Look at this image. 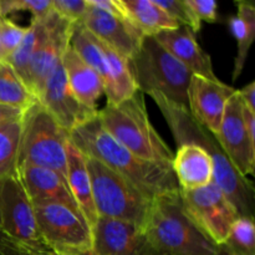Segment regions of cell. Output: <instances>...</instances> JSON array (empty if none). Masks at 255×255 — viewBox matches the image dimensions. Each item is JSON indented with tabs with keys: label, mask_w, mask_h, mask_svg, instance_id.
Listing matches in <instances>:
<instances>
[{
	"label": "cell",
	"mask_w": 255,
	"mask_h": 255,
	"mask_svg": "<svg viewBox=\"0 0 255 255\" xmlns=\"http://www.w3.org/2000/svg\"><path fill=\"white\" fill-rule=\"evenodd\" d=\"M70 142L84 156L101 162L131 182L148 198L154 199L179 189L172 166L134 156L105 131L97 115L72 129Z\"/></svg>",
	"instance_id": "6da1fadb"
},
{
	"label": "cell",
	"mask_w": 255,
	"mask_h": 255,
	"mask_svg": "<svg viewBox=\"0 0 255 255\" xmlns=\"http://www.w3.org/2000/svg\"><path fill=\"white\" fill-rule=\"evenodd\" d=\"M158 109L161 110L169 129L177 142V147L184 143H194L209 152L213 159V182L227 197L239 217L254 218L255 188L247 177H243L219 146L216 136L202 127L191 116L187 109L169 104L161 95L152 94Z\"/></svg>",
	"instance_id": "7a4b0ae2"
},
{
	"label": "cell",
	"mask_w": 255,
	"mask_h": 255,
	"mask_svg": "<svg viewBox=\"0 0 255 255\" xmlns=\"http://www.w3.org/2000/svg\"><path fill=\"white\" fill-rule=\"evenodd\" d=\"M144 231L161 255H217V246L188 216L181 191L152 202Z\"/></svg>",
	"instance_id": "3957f363"
},
{
	"label": "cell",
	"mask_w": 255,
	"mask_h": 255,
	"mask_svg": "<svg viewBox=\"0 0 255 255\" xmlns=\"http://www.w3.org/2000/svg\"><path fill=\"white\" fill-rule=\"evenodd\" d=\"M97 116L105 131L134 156L172 166L174 153L152 126L143 94L137 91L121 104L106 105Z\"/></svg>",
	"instance_id": "277c9868"
},
{
	"label": "cell",
	"mask_w": 255,
	"mask_h": 255,
	"mask_svg": "<svg viewBox=\"0 0 255 255\" xmlns=\"http://www.w3.org/2000/svg\"><path fill=\"white\" fill-rule=\"evenodd\" d=\"M129 69L141 94L161 95L169 104L188 110V86L192 74L172 56L154 36H143Z\"/></svg>",
	"instance_id": "5b68a950"
},
{
	"label": "cell",
	"mask_w": 255,
	"mask_h": 255,
	"mask_svg": "<svg viewBox=\"0 0 255 255\" xmlns=\"http://www.w3.org/2000/svg\"><path fill=\"white\" fill-rule=\"evenodd\" d=\"M69 143V132L55 121L36 99L22 115L17 167H44L66 179Z\"/></svg>",
	"instance_id": "8992f818"
},
{
	"label": "cell",
	"mask_w": 255,
	"mask_h": 255,
	"mask_svg": "<svg viewBox=\"0 0 255 255\" xmlns=\"http://www.w3.org/2000/svg\"><path fill=\"white\" fill-rule=\"evenodd\" d=\"M85 158L97 217L131 222L144 228L153 199L101 162Z\"/></svg>",
	"instance_id": "52a82bcc"
},
{
	"label": "cell",
	"mask_w": 255,
	"mask_h": 255,
	"mask_svg": "<svg viewBox=\"0 0 255 255\" xmlns=\"http://www.w3.org/2000/svg\"><path fill=\"white\" fill-rule=\"evenodd\" d=\"M0 227L31 255H51L17 172L0 183Z\"/></svg>",
	"instance_id": "ba28073f"
},
{
	"label": "cell",
	"mask_w": 255,
	"mask_h": 255,
	"mask_svg": "<svg viewBox=\"0 0 255 255\" xmlns=\"http://www.w3.org/2000/svg\"><path fill=\"white\" fill-rule=\"evenodd\" d=\"M181 191V189H179ZM188 216L216 246L228 237L238 213L214 182L194 191H181Z\"/></svg>",
	"instance_id": "9c48e42d"
},
{
	"label": "cell",
	"mask_w": 255,
	"mask_h": 255,
	"mask_svg": "<svg viewBox=\"0 0 255 255\" xmlns=\"http://www.w3.org/2000/svg\"><path fill=\"white\" fill-rule=\"evenodd\" d=\"M37 226L51 252L92 248L91 227L72 209L61 204H32Z\"/></svg>",
	"instance_id": "30bf717a"
},
{
	"label": "cell",
	"mask_w": 255,
	"mask_h": 255,
	"mask_svg": "<svg viewBox=\"0 0 255 255\" xmlns=\"http://www.w3.org/2000/svg\"><path fill=\"white\" fill-rule=\"evenodd\" d=\"M91 231L96 255H161L143 227L131 222L99 218Z\"/></svg>",
	"instance_id": "8fae6325"
},
{
	"label": "cell",
	"mask_w": 255,
	"mask_h": 255,
	"mask_svg": "<svg viewBox=\"0 0 255 255\" xmlns=\"http://www.w3.org/2000/svg\"><path fill=\"white\" fill-rule=\"evenodd\" d=\"M244 104L239 92L229 99L223 120L216 136L219 146L234 168L243 177L254 174L255 143L251 141L244 125Z\"/></svg>",
	"instance_id": "7c38bea8"
},
{
	"label": "cell",
	"mask_w": 255,
	"mask_h": 255,
	"mask_svg": "<svg viewBox=\"0 0 255 255\" xmlns=\"http://www.w3.org/2000/svg\"><path fill=\"white\" fill-rule=\"evenodd\" d=\"M72 24L57 15L54 9L47 16V29L37 44L30 64L29 87L36 99L69 47Z\"/></svg>",
	"instance_id": "4fadbf2b"
},
{
	"label": "cell",
	"mask_w": 255,
	"mask_h": 255,
	"mask_svg": "<svg viewBox=\"0 0 255 255\" xmlns=\"http://www.w3.org/2000/svg\"><path fill=\"white\" fill-rule=\"evenodd\" d=\"M37 101L69 133L80 125L94 119L99 112L84 106L75 96L61 62L49 76L41 94L37 96Z\"/></svg>",
	"instance_id": "5bb4252c"
},
{
	"label": "cell",
	"mask_w": 255,
	"mask_h": 255,
	"mask_svg": "<svg viewBox=\"0 0 255 255\" xmlns=\"http://www.w3.org/2000/svg\"><path fill=\"white\" fill-rule=\"evenodd\" d=\"M237 92L221 80H209L193 75L188 86V111L198 125L216 134L219 131L226 106Z\"/></svg>",
	"instance_id": "9a60e30c"
},
{
	"label": "cell",
	"mask_w": 255,
	"mask_h": 255,
	"mask_svg": "<svg viewBox=\"0 0 255 255\" xmlns=\"http://www.w3.org/2000/svg\"><path fill=\"white\" fill-rule=\"evenodd\" d=\"M81 22L100 41L127 61L136 54L143 39L142 32L128 19L115 16L91 5L87 6Z\"/></svg>",
	"instance_id": "2e32d148"
},
{
	"label": "cell",
	"mask_w": 255,
	"mask_h": 255,
	"mask_svg": "<svg viewBox=\"0 0 255 255\" xmlns=\"http://www.w3.org/2000/svg\"><path fill=\"white\" fill-rule=\"evenodd\" d=\"M16 172L32 204H61L81 214L76 201L70 192L66 179L59 173L52 169L36 166L17 167Z\"/></svg>",
	"instance_id": "e0dca14e"
},
{
	"label": "cell",
	"mask_w": 255,
	"mask_h": 255,
	"mask_svg": "<svg viewBox=\"0 0 255 255\" xmlns=\"http://www.w3.org/2000/svg\"><path fill=\"white\" fill-rule=\"evenodd\" d=\"M157 41L176 57L182 65L197 76L218 80L213 71L212 59L197 41L196 34L187 26L178 27L154 35Z\"/></svg>",
	"instance_id": "ac0fdd59"
},
{
	"label": "cell",
	"mask_w": 255,
	"mask_h": 255,
	"mask_svg": "<svg viewBox=\"0 0 255 255\" xmlns=\"http://www.w3.org/2000/svg\"><path fill=\"white\" fill-rule=\"evenodd\" d=\"M172 169L181 191H194L213 182V159L198 144L184 143L177 147Z\"/></svg>",
	"instance_id": "d6986e66"
},
{
	"label": "cell",
	"mask_w": 255,
	"mask_h": 255,
	"mask_svg": "<svg viewBox=\"0 0 255 255\" xmlns=\"http://www.w3.org/2000/svg\"><path fill=\"white\" fill-rule=\"evenodd\" d=\"M61 65L75 96L84 106L97 111V100L105 94V84L101 76L80 59L70 44L62 56Z\"/></svg>",
	"instance_id": "ffe728a7"
},
{
	"label": "cell",
	"mask_w": 255,
	"mask_h": 255,
	"mask_svg": "<svg viewBox=\"0 0 255 255\" xmlns=\"http://www.w3.org/2000/svg\"><path fill=\"white\" fill-rule=\"evenodd\" d=\"M66 182L72 197L79 206L80 212L92 229L99 217L94 204L91 179L86 166V158L71 142L67 146Z\"/></svg>",
	"instance_id": "44dd1931"
},
{
	"label": "cell",
	"mask_w": 255,
	"mask_h": 255,
	"mask_svg": "<svg viewBox=\"0 0 255 255\" xmlns=\"http://www.w3.org/2000/svg\"><path fill=\"white\" fill-rule=\"evenodd\" d=\"M121 4L127 19L143 36H154L179 26L153 0H121Z\"/></svg>",
	"instance_id": "7402d4cb"
},
{
	"label": "cell",
	"mask_w": 255,
	"mask_h": 255,
	"mask_svg": "<svg viewBox=\"0 0 255 255\" xmlns=\"http://www.w3.org/2000/svg\"><path fill=\"white\" fill-rule=\"evenodd\" d=\"M238 11L228 19L229 29L236 37L238 45V52L234 59V69L232 74L233 81H237L243 72L249 50L253 45L255 36V6L251 1L237 2Z\"/></svg>",
	"instance_id": "603a6c76"
},
{
	"label": "cell",
	"mask_w": 255,
	"mask_h": 255,
	"mask_svg": "<svg viewBox=\"0 0 255 255\" xmlns=\"http://www.w3.org/2000/svg\"><path fill=\"white\" fill-rule=\"evenodd\" d=\"M70 46L85 64L89 65L101 76L106 90L110 85V69L102 44L81 21L72 24Z\"/></svg>",
	"instance_id": "cb8c5ba5"
},
{
	"label": "cell",
	"mask_w": 255,
	"mask_h": 255,
	"mask_svg": "<svg viewBox=\"0 0 255 255\" xmlns=\"http://www.w3.org/2000/svg\"><path fill=\"white\" fill-rule=\"evenodd\" d=\"M110 69V85L105 90L107 105H117L137 92L129 64L126 59L101 42Z\"/></svg>",
	"instance_id": "d4e9b609"
},
{
	"label": "cell",
	"mask_w": 255,
	"mask_h": 255,
	"mask_svg": "<svg viewBox=\"0 0 255 255\" xmlns=\"http://www.w3.org/2000/svg\"><path fill=\"white\" fill-rule=\"evenodd\" d=\"M47 16L41 20H31V24L26 27V34L20 46L5 59V61L9 62L10 66L16 71L27 87L30 84V64L37 44L47 29Z\"/></svg>",
	"instance_id": "484cf974"
},
{
	"label": "cell",
	"mask_w": 255,
	"mask_h": 255,
	"mask_svg": "<svg viewBox=\"0 0 255 255\" xmlns=\"http://www.w3.org/2000/svg\"><path fill=\"white\" fill-rule=\"evenodd\" d=\"M36 97L10 64L0 60V104L26 110Z\"/></svg>",
	"instance_id": "4316f807"
},
{
	"label": "cell",
	"mask_w": 255,
	"mask_h": 255,
	"mask_svg": "<svg viewBox=\"0 0 255 255\" xmlns=\"http://www.w3.org/2000/svg\"><path fill=\"white\" fill-rule=\"evenodd\" d=\"M217 255H255L254 218L238 217L226 241L217 246Z\"/></svg>",
	"instance_id": "83f0119b"
},
{
	"label": "cell",
	"mask_w": 255,
	"mask_h": 255,
	"mask_svg": "<svg viewBox=\"0 0 255 255\" xmlns=\"http://www.w3.org/2000/svg\"><path fill=\"white\" fill-rule=\"evenodd\" d=\"M21 119L0 126V183L16 174Z\"/></svg>",
	"instance_id": "f1b7e54d"
},
{
	"label": "cell",
	"mask_w": 255,
	"mask_h": 255,
	"mask_svg": "<svg viewBox=\"0 0 255 255\" xmlns=\"http://www.w3.org/2000/svg\"><path fill=\"white\" fill-rule=\"evenodd\" d=\"M153 1L177 24L187 26L194 34L199 32L202 22L193 14L189 5L187 4V0H153Z\"/></svg>",
	"instance_id": "f546056e"
},
{
	"label": "cell",
	"mask_w": 255,
	"mask_h": 255,
	"mask_svg": "<svg viewBox=\"0 0 255 255\" xmlns=\"http://www.w3.org/2000/svg\"><path fill=\"white\" fill-rule=\"evenodd\" d=\"M16 11H29L32 20L45 19L52 11V0H0V17Z\"/></svg>",
	"instance_id": "4dcf8cb0"
},
{
	"label": "cell",
	"mask_w": 255,
	"mask_h": 255,
	"mask_svg": "<svg viewBox=\"0 0 255 255\" xmlns=\"http://www.w3.org/2000/svg\"><path fill=\"white\" fill-rule=\"evenodd\" d=\"M26 34V27L16 25L7 17H0V45L4 60L20 46Z\"/></svg>",
	"instance_id": "1f68e13d"
},
{
	"label": "cell",
	"mask_w": 255,
	"mask_h": 255,
	"mask_svg": "<svg viewBox=\"0 0 255 255\" xmlns=\"http://www.w3.org/2000/svg\"><path fill=\"white\" fill-rule=\"evenodd\" d=\"M87 6V0H52L54 11L71 22L81 21Z\"/></svg>",
	"instance_id": "d6a6232c"
},
{
	"label": "cell",
	"mask_w": 255,
	"mask_h": 255,
	"mask_svg": "<svg viewBox=\"0 0 255 255\" xmlns=\"http://www.w3.org/2000/svg\"><path fill=\"white\" fill-rule=\"evenodd\" d=\"M187 4L192 9L199 21L218 22V2L214 0H187Z\"/></svg>",
	"instance_id": "836d02e7"
},
{
	"label": "cell",
	"mask_w": 255,
	"mask_h": 255,
	"mask_svg": "<svg viewBox=\"0 0 255 255\" xmlns=\"http://www.w3.org/2000/svg\"><path fill=\"white\" fill-rule=\"evenodd\" d=\"M87 2H89V5L102 10V11H106L109 14L115 15V16L122 17V19H127L121 0H87Z\"/></svg>",
	"instance_id": "e575fe53"
},
{
	"label": "cell",
	"mask_w": 255,
	"mask_h": 255,
	"mask_svg": "<svg viewBox=\"0 0 255 255\" xmlns=\"http://www.w3.org/2000/svg\"><path fill=\"white\" fill-rule=\"evenodd\" d=\"M0 255H31L27 253L11 237L7 236L0 227Z\"/></svg>",
	"instance_id": "d590c367"
},
{
	"label": "cell",
	"mask_w": 255,
	"mask_h": 255,
	"mask_svg": "<svg viewBox=\"0 0 255 255\" xmlns=\"http://www.w3.org/2000/svg\"><path fill=\"white\" fill-rule=\"evenodd\" d=\"M25 110L17 109V107L7 106V105L0 104V126L7 124V122L15 121L21 119Z\"/></svg>",
	"instance_id": "8d00e7d4"
},
{
	"label": "cell",
	"mask_w": 255,
	"mask_h": 255,
	"mask_svg": "<svg viewBox=\"0 0 255 255\" xmlns=\"http://www.w3.org/2000/svg\"><path fill=\"white\" fill-rule=\"evenodd\" d=\"M238 92L244 106L255 114V81H252L243 89L238 90Z\"/></svg>",
	"instance_id": "74e56055"
},
{
	"label": "cell",
	"mask_w": 255,
	"mask_h": 255,
	"mask_svg": "<svg viewBox=\"0 0 255 255\" xmlns=\"http://www.w3.org/2000/svg\"><path fill=\"white\" fill-rule=\"evenodd\" d=\"M244 125L251 141L255 143V114L244 107Z\"/></svg>",
	"instance_id": "f35d334b"
},
{
	"label": "cell",
	"mask_w": 255,
	"mask_h": 255,
	"mask_svg": "<svg viewBox=\"0 0 255 255\" xmlns=\"http://www.w3.org/2000/svg\"><path fill=\"white\" fill-rule=\"evenodd\" d=\"M51 255H96L94 249H70V251L54 252Z\"/></svg>",
	"instance_id": "ab89813d"
},
{
	"label": "cell",
	"mask_w": 255,
	"mask_h": 255,
	"mask_svg": "<svg viewBox=\"0 0 255 255\" xmlns=\"http://www.w3.org/2000/svg\"><path fill=\"white\" fill-rule=\"evenodd\" d=\"M0 60H4V56H2V51H1V45H0Z\"/></svg>",
	"instance_id": "60d3db41"
}]
</instances>
